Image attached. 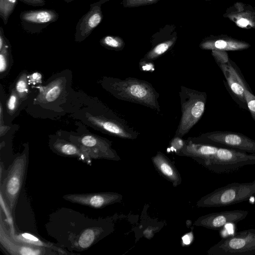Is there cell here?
Returning <instances> with one entry per match:
<instances>
[{
    "label": "cell",
    "instance_id": "obj_1",
    "mask_svg": "<svg viewBox=\"0 0 255 255\" xmlns=\"http://www.w3.org/2000/svg\"><path fill=\"white\" fill-rule=\"evenodd\" d=\"M176 154L190 157L210 171L219 174L232 173L255 164V153L198 143L190 138L184 140L183 147Z\"/></svg>",
    "mask_w": 255,
    "mask_h": 255
},
{
    "label": "cell",
    "instance_id": "obj_2",
    "mask_svg": "<svg viewBox=\"0 0 255 255\" xmlns=\"http://www.w3.org/2000/svg\"><path fill=\"white\" fill-rule=\"evenodd\" d=\"M109 85V91L117 98L160 111L159 94L149 82L134 78H113Z\"/></svg>",
    "mask_w": 255,
    "mask_h": 255
},
{
    "label": "cell",
    "instance_id": "obj_3",
    "mask_svg": "<svg viewBox=\"0 0 255 255\" xmlns=\"http://www.w3.org/2000/svg\"><path fill=\"white\" fill-rule=\"evenodd\" d=\"M255 196V179L234 182L220 187L204 196L196 203L198 207H221L248 201Z\"/></svg>",
    "mask_w": 255,
    "mask_h": 255
},
{
    "label": "cell",
    "instance_id": "obj_4",
    "mask_svg": "<svg viewBox=\"0 0 255 255\" xmlns=\"http://www.w3.org/2000/svg\"><path fill=\"white\" fill-rule=\"evenodd\" d=\"M181 117L175 137H182L197 123L204 113L206 94L181 86Z\"/></svg>",
    "mask_w": 255,
    "mask_h": 255
},
{
    "label": "cell",
    "instance_id": "obj_5",
    "mask_svg": "<svg viewBox=\"0 0 255 255\" xmlns=\"http://www.w3.org/2000/svg\"><path fill=\"white\" fill-rule=\"evenodd\" d=\"M207 253L208 255H255V229L245 230L223 238Z\"/></svg>",
    "mask_w": 255,
    "mask_h": 255
},
{
    "label": "cell",
    "instance_id": "obj_6",
    "mask_svg": "<svg viewBox=\"0 0 255 255\" xmlns=\"http://www.w3.org/2000/svg\"><path fill=\"white\" fill-rule=\"evenodd\" d=\"M193 141L241 152L255 153V140L241 133L228 131H214L190 138Z\"/></svg>",
    "mask_w": 255,
    "mask_h": 255
},
{
    "label": "cell",
    "instance_id": "obj_7",
    "mask_svg": "<svg viewBox=\"0 0 255 255\" xmlns=\"http://www.w3.org/2000/svg\"><path fill=\"white\" fill-rule=\"evenodd\" d=\"M27 165L25 154L16 158L12 162L7 176L1 184L0 192L9 208L13 212L19 196Z\"/></svg>",
    "mask_w": 255,
    "mask_h": 255
},
{
    "label": "cell",
    "instance_id": "obj_8",
    "mask_svg": "<svg viewBox=\"0 0 255 255\" xmlns=\"http://www.w3.org/2000/svg\"><path fill=\"white\" fill-rule=\"evenodd\" d=\"M59 17L55 10L50 9L25 10L19 15L21 27L31 34L41 32L49 24L56 21Z\"/></svg>",
    "mask_w": 255,
    "mask_h": 255
},
{
    "label": "cell",
    "instance_id": "obj_9",
    "mask_svg": "<svg viewBox=\"0 0 255 255\" xmlns=\"http://www.w3.org/2000/svg\"><path fill=\"white\" fill-rule=\"evenodd\" d=\"M177 39V33L174 25H166L154 34L151 37L152 47L141 62H151L166 52L175 45Z\"/></svg>",
    "mask_w": 255,
    "mask_h": 255
},
{
    "label": "cell",
    "instance_id": "obj_10",
    "mask_svg": "<svg viewBox=\"0 0 255 255\" xmlns=\"http://www.w3.org/2000/svg\"><path fill=\"white\" fill-rule=\"evenodd\" d=\"M249 213L248 211L244 210L212 213L200 217L194 222V225L219 230L228 224H236L244 220L248 216Z\"/></svg>",
    "mask_w": 255,
    "mask_h": 255
},
{
    "label": "cell",
    "instance_id": "obj_11",
    "mask_svg": "<svg viewBox=\"0 0 255 255\" xmlns=\"http://www.w3.org/2000/svg\"><path fill=\"white\" fill-rule=\"evenodd\" d=\"M110 0H99L90 4V8L78 21L75 31V41L82 42L87 38L103 19L102 5Z\"/></svg>",
    "mask_w": 255,
    "mask_h": 255
},
{
    "label": "cell",
    "instance_id": "obj_12",
    "mask_svg": "<svg viewBox=\"0 0 255 255\" xmlns=\"http://www.w3.org/2000/svg\"><path fill=\"white\" fill-rule=\"evenodd\" d=\"M63 198L73 203L94 208H102L120 202L123 199V196L115 192H102L69 194L64 196Z\"/></svg>",
    "mask_w": 255,
    "mask_h": 255
},
{
    "label": "cell",
    "instance_id": "obj_13",
    "mask_svg": "<svg viewBox=\"0 0 255 255\" xmlns=\"http://www.w3.org/2000/svg\"><path fill=\"white\" fill-rule=\"evenodd\" d=\"M4 224L0 214V242L3 248L11 255H41L55 254L46 248L34 246L14 241L6 232Z\"/></svg>",
    "mask_w": 255,
    "mask_h": 255
},
{
    "label": "cell",
    "instance_id": "obj_14",
    "mask_svg": "<svg viewBox=\"0 0 255 255\" xmlns=\"http://www.w3.org/2000/svg\"><path fill=\"white\" fill-rule=\"evenodd\" d=\"M80 142L83 148L91 158H104L119 161L121 160L116 151L111 147V144L106 140L91 135L82 137Z\"/></svg>",
    "mask_w": 255,
    "mask_h": 255
},
{
    "label": "cell",
    "instance_id": "obj_15",
    "mask_svg": "<svg viewBox=\"0 0 255 255\" xmlns=\"http://www.w3.org/2000/svg\"><path fill=\"white\" fill-rule=\"evenodd\" d=\"M152 163L159 174L176 187L181 184L182 179L173 162L160 151L151 158Z\"/></svg>",
    "mask_w": 255,
    "mask_h": 255
},
{
    "label": "cell",
    "instance_id": "obj_16",
    "mask_svg": "<svg viewBox=\"0 0 255 255\" xmlns=\"http://www.w3.org/2000/svg\"><path fill=\"white\" fill-rule=\"evenodd\" d=\"M54 148L60 154L79 157L80 158L90 161V156L81 148L76 145L68 142H60L55 144Z\"/></svg>",
    "mask_w": 255,
    "mask_h": 255
},
{
    "label": "cell",
    "instance_id": "obj_17",
    "mask_svg": "<svg viewBox=\"0 0 255 255\" xmlns=\"http://www.w3.org/2000/svg\"><path fill=\"white\" fill-rule=\"evenodd\" d=\"M200 46L204 49L238 50L247 47L246 44L235 42H227L224 40H217L213 42L206 41L202 42Z\"/></svg>",
    "mask_w": 255,
    "mask_h": 255
},
{
    "label": "cell",
    "instance_id": "obj_18",
    "mask_svg": "<svg viewBox=\"0 0 255 255\" xmlns=\"http://www.w3.org/2000/svg\"><path fill=\"white\" fill-rule=\"evenodd\" d=\"M10 235L11 238L14 241L21 243L49 249L52 248L54 250L56 249L55 247L52 246V245L44 243L34 236L28 233L16 234L15 233Z\"/></svg>",
    "mask_w": 255,
    "mask_h": 255
},
{
    "label": "cell",
    "instance_id": "obj_19",
    "mask_svg": "<svg viewBox=\"0 0 255 255\" xmlns=\"http://www.w3.org/2000/svg\"><path fill=\"white\" fill-rule=\"evenodd\" d=\"M102 232L97 229H87L80 235L78 243L82 249L90 247Z\"/></svg>",
    "mask_w": 255,
    "mask_h": 255
},
{
    "label": "cell",
    "instance_id": "obj_20",
    "mask_svg": "<svg viewBox=\"0 0 255 255\" xmlns=\"http://www.w3.org/2000/svg\"><path fill=\"white\" fill-rule=\"evenodd\" d=\"M100 44L103 47L111 50L120 51L123 49L126 44L121 37L107 35L100 40Z\"/></svg>",
    "mask_w": 255,
    "mask_h": 255
},
{
    "label": "cell",
    "instance_id": "obj_21",
    "mask_svg": "<svg viewBox=\"0 0 255 255\" xmlns=\"http://www.w3.org/2000/svg\"><path fill=\"white\" fill-rule=\"evenodd\" d=\"M17 0H0V17L4 24H6L13 12Z\"/></svg>",
    "mask_w": 255,
    "mask_h": 255
},
{
    "label": "cell",
    "instance_id": "obj_22",
    "mask_svg": "<svg viewBox=\"0 0 255 255\" xmlns=\"http://www.w3.org/2000/svg\"><path fill=\"white\" fill-rule=\"evenodd\" d=\"M10 53V45L9 41L0 49V72L2 74L8 69L9 63V55Z\"/></svg>",
    "mask_w": 255,
    "mask_h": 255
},
{
    "label": "cell",
    "instance_id": "obj_23",
    "mask_svg": "<svg viewBox=\"0 0 255 255\" xmlns=\"http://www.w3.org/2000/svg\"><path fill=\"white\" fill-rule=\"evenodd\" d=\"M27 76L22 74L15 84V92L19 98L24 99L28 93V85Z\"/></svg>",
    "mask_w": 255,
    "mask_h": 255
},
{
    "label": "cell",
    "instance_id": "obj_24",
    "mask_svg": "<svg viewBox=\"0 0 255 255\" xmlns=\"http://www.w3.org/2000/svg\"><path fill=\"white\" fill-rule=\"evenodd\" d=\"M240 81L244 89V95L248 108L251 113L252 118L255 121V96L248 89L241 77Z\"/></svg>",
    "mask_w": 255,
    "mask_h": 255
},
{
    "label": "cell",
    "instance_id": "obj_25",
    "mask_svg": "<svg viewBox=\"0 0 255 255\" xmlns=\"http://www.w3.org/2000/svg\"><path fill=\"white\" fill-rule=\"evenodd\" d=\"M61 88L59 85L54 84L48 87L44 93V99L47 102H52L59 96Z\"/></svg>",
    "mask_w": 255,
    "mask_h": 255
},
{
    "label": "cell",
    "instance_id": "obj_26",
    "mask_svg": "<svg viewBox=\"0 0 255 255\" xmlns=\"http://www.w3.org/2000/svg\"><path fill=\"white\" fill-rule=\"evenodd\" d=\"M160 0H122L121 4L125 8H132L152 4Z\"/></svg>",
    "mask_w": 255,
    "mask_h": 255
},
{
    "label": "cell",
    "instance_id": "obj_27",
    "mask_svg": "<svg viewBox=\"0 0 255 255\" xmlns=\"http://www.w3.org/2000/svg\"><path fill=\"white\" fill-rule=\"evenodd\" d=\"M19 98L16 92L12 90L6 103L7 110L10 114L13 113L17 109Z\"/></svg>",
    "mask_w": 255,
    "mask_h": 255
},
{
    "label": "cell",
    "instance_id": "obj_28",
    "mask_svg": "<svg viewBox=\"0 0 255 255\" xmlns=\"http://www.w3.org/2000/svg\"><path fill=\"white\" fill-rule=\"evenodd\" d=\"M184 144V140H182L181 138L178 137H175L171 140L170 145L171 148H173L174 151L177 153L183 147Z\"/></svg>",
    "mask_w": 255,
    "mask_h": 255
},
{
    "label": "cell",
    "instance_id": "obj_29",
    "mask_svg": "<svg viewBox=\"0 0 255 255\" xmlns=\"http://www.w3.org/2000/svg\"><path fill=\"white\" fill-rule=\"evenodd\" d=\"M28 79L30 84L35 85L41 82L42 76L40 73L35 72L29 75Z\"/></svg>",
    "mask_w": 255,
    "mask_h": 255
},
{
    "label": "cell",
    "instance_id": "obj_30",
    "mask_svg": "<svg viewBox=\"0 0 255 255\" xmlns=\"http://www.w3.org/2000/svg\"><path fill=\"white\" fill-rule=\"evenodd\" d=\"M21 2L29 5L42 6L45 4V0H18Z\"/></svg>",
    "mask_w": 255,
    "mask_h": 255
},
{
    "label": "cell",
    "instance_id": "obj_31",
    "mask_svg": "<svg viewBox=\"0 0 255 255\" xmlns=\"http://www.w3.org/2000/svg\"><path fill=\"white\" fill-rule=\"evenodd\" d=\"M249 21L245 18H241L239 19L237 22V23L239 25L243 27L246 26L249 24Z\"/></svg>",
    "mask_w": 255,
    "mask_h": 255
},
{
    "label": "cell",
    "instance_id": "obj_32",
    "mask_svg": "<svg viewBox=\"0 0 255 255\" xmlns=\"http://www.w3.org/2000/svg\"><path fill=\"white\" fill-rule=\"evenodd\" d=\"M75 0H63V1L66 3H69V2H71L75 1Z\"/></svg>",
    "mask_w": 255,
    "mask_h": 255
}]
</instances>
